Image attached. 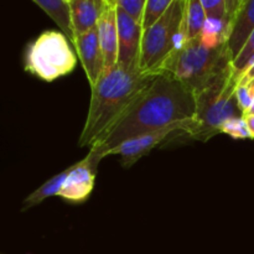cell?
I'll use <instances>...</instances> for the list:
<instances>
[{"mask_svg": "<svg viewBox=\"0 0 254 254\" xmlns=\"http://www.w3.org/2000/svg\"><path fill=\"white\" fill-rule=\"evenodd\" d=\"M195 114V92L171 74H158L113 128L89 150L103 159L128 139L192 121Z\"/></svg>", "mask_w": 254, "mask_h": 254, "instance_id": "1", "label": "cell"}, {"mask_svg": "<svg viewBox=\"0 0 254 254\" xmlns=\"http://www.w3.org/2000/svg\"><path fill=\"white\" fill-rule=\"evenodd\" d=\"M156 76L150 72L127 71L119 66L104 71L96 86L91 88V102L79 135V146L96 145Z\"/></svg>", "mask_w": 254, "mask_h": 254, "instance_id": "2", "label": "cell"}, {"mask_svg": "<svg viewBox=\"0 0 254 254\" xmlns=\"http://www.w3.org/2000/svg\"><path fill=\"white\" fill-rule=\"evenodd\" d=\"M232 67L227 44L218 49H206L200 37L190 40L181 51L164 64L159 74H171L190 87L196 94L215 83Z\"/></svg>", "mask_w": 254, "mask_h": 254, "instance_id": "3", "label": "cell"}, {"mask_svg": "<svg viewBox=\"0 0 254 254\" xmlns=\"http://www.w3.org/2000/svg\"><path fill=\"white\" fill-rule=\"evenodd\" d=\"M237 86L238 81L231 67L215 83L196 94L195 118L185 134L195 140L207 141L221 133L226 121L243 117L235 94Z\"/></svg>", "mask_w": 254, "mask_h": 254, "instance_id": "4", "label": "cell"}, {"mask_svg": "<svg viewBox=\"0 0 254 254\" xmlns=\"http://www.w3.org/2000/svg\"><path fill=\"white\" fill-rule=\"evenodd\" d=\"M188 0H174L168 11L143 34L139 68L159 74L168 60L188 44L185 10Z\"/></svg>", "mask_w": 254, "mask_h": 254, "instance_id": "5", "label": "cell"}, {"mask_svg": "<svg viewBox=\"0 0 254 254\" xmlns=\"http://www.w3.org/2000/svg\"><path fill=\"white\" fill-rule=\"evenodd\" d=\"M25 71L46 82L71 73L77 57L69 46L68 37L60 31H45L30 42L25 51Z\"/></svg>", "mask_w": 254, "mask_h": 254, "instance_id": "6", "label": "cell"}, {"mask_svg": "<svg viewBox=\"0 0 254 254\" xmlns=\"http://www.w3.org/2000/svg\"><path fill=\"white\" fill-rule=\"evenodd\" d=\"M118 26V66L127 71H140L143 27L123 9L117 6Z\"/></svg>", "mask_w": 254, "mask_h": 254, "instance_id": "7", "label": "cell"}, {"mask_svg": "<svg viewBox=\"0 0 254 254\" xmlns=\"http://www.w3.org/2000/svg\"><path fill=\"white\" fill-rule=\"evenodd\" d=\"M192 121L181 122V123L174 124V126L168 127V128L160 129V130L151 131V133L143 134V135L135 136V138L128 139L119 144L118 146L111 150L108 155H119L121 156V165L123 168H131L139 159L145 156L146 154L150 153L155 146L163 143L175 131H183L185 133L188 130L189 126Z\"/></svg>", "mask_w": 254, "mask_h": 254, "instance_id": "8", "label": "cell"}, {"mask_svg": "<svg viewBox=\"0 0 254 254\" xmlns=\"http://www.w3.org/2000/svg\"><path fill=\"white\" fill-rule=\"evenodd\" d=\"M101 160V156L89 150L86 158L71 165L66 181L59 193L60 197L73 203L86 201L93 190L96 168Z\"/></svg>", "mask_w": 254, "mask_h": 254, "instance_id": "9", "label": "cell"}, {"mask_svg": "<svg viewBox=\"0 0 254 254\" xmlns=\"http://www.w3.org/2000/svg\"><path fill=\"white\" fill-rule=\"evenodd\" d=\"M73 46L79 56L82 67L86 72L89 87L92 88L96 86L104 72V57L99 44L97 26L91 31L77 37Z\"/></svg>", "mask_w": 254, "mask_h": 254, "instance_id": "10", "label": "cell"}, {"mask_svg": "<svg viewBox=\"0 0 254 254\" xmlns=\"http://www.w3.org/2000/svg\"><path fill=\"white\" fill-rule=\"evenodd\" d=\"M99 44L104 57V71H111L118 66V26H117V5L107 0L99 21L97 24Z\"/></svg>", "mask_w": 254, "mask_h": 254, "instance_id": "11", "label": "cell"}, {"mask_svg": "<svg viewBox=\"0 0 254 254\" xmlns=\"http://www.w3.org/2000/svg\"><path fill=\"white\" fill-rule=\"evenodd\" d=\"M254 31V0H245L238 7L231 21V32L227 46L232 62L247 42L248 37Z\"/></svg>", "mask_w": 254, "mask_h": 254, "instance_id": "12", "label": "cell"}, {"mask_svg": "<svg viewBox=\"0 0 254 254\" xmlns=\"http://www.w3.org/2000/svg\"><path fill=\"white\" fill-rule=\"evenodd\" d=\"M106 4L107 0H73L69 2L72 27L76 39L97 26Z\"/></svg>", "mask_w": 254, "mask_h": 254, "instance_id": "13", "label": "cell"}, {"mask_svg": "<svg viewBox=\"0 0 254 254\" xmlns=\"http://www.w3.org/2000/svg\"><path fill=\"white\" fill-rule=\"evenodd\" d=\"M52 20L57 24V26L62 30L64 35L69 39L72 45L74 44V32L71 21V10L69 4L64 0H34Z\"/></svg>", "mask_w": 254, "mask_h": 254, "instance_id": "14", "label": "cell"}, {"mask_svg": "<svg viewBox=\"0 0 254 254\" xmlns=\"http://www.w3.org/2000/svg\"><path fill=\"white\" fill-rule=\"evenodd\" d=\"M69 169H71V166H68L66 170L61 171V173H59L57 175H55L54 178L47 180L44 185H41L39 189H36L34 192L30 193V195L25 198L24 202H22L21 210H29V208L39 205L42 201L46 200L47 197H51V196L54 195L59 196L60 191H61L62 186H64V181H66L67 175H68Z\"/></svg>", "mask_w": 254, "mask_h": 254, "instance_id": "15", "label": "cell"}, {"mask_svg": "<svg viewBox=\"0 0 254 254\" xmlns=\"http://www.w3.org/2000/svg\"><path fill=\"white\" fill-rule=\"evenodd\" d=\"M206 19H207V15L201 4V0H188L185 10V21L189 41L198 39L201 36Z\"/></svg>", "mask_w": 254, "mask_h": 254, "instance_id": "16", "label": "cell"}, {"mask_svg": "<svg viewBox=\"0 0 254 254\" xmlns=\"http://www.w3.org/2000/svg\"><path fill=\"white\" fill-rule=\"evenodd\" d=\"M174 0H146L145 7H144L143 20H141V27L143 31L150 29L170 7Z\"/></svg>", "mask_w": 254, "mask_h": 254, "instance_id": "17", "label": "cell"}, {"mask_svg": "<svg viewBox=\"0 0 254 254\" xmlns=\"http://www.w3.org/2000/svg\"><path fill=\"white\" fill-rule=\"evenodd\" d=\"M254 62V31L248 37L247 42L245 44L243 49L238 54V56L233 60L232 68L233 77L240 82L242 74L250 68V66Z\"/></svg>", "mask_w": 254, "mask_h": 254, "instance_id": "18", "label": "cell"}, {"mask_svg": "<svg viewBox=\"0 0 254 254\" xmlns=\"http://www.w3.org/2000/svg\"><path fill=\"white\" fill-rule=\"evenodd\" d=\"M221 133L228 134L233 139H253L245 117H233L223 123Z\"/></svg>", "mask_w": 254, "mask_h": 254, "instance_id": "19", "label": "cell"}, {"mask_svg": "<svg viewBox=\"0 0 254 254\" xmlns=\"http://www.w3.org/2000/svg\"><path fill=\"white\" fill-rule=\"evenodd\" d=\"M141 24L146 0H109Z\"/></svg>", "mask_w": 254, "mask_h": 254, "instance_id": "20", "label": "cell"}, {"mask_svg": "<svg viewBox=\"0 0 254 254\" xmlns=\"http://www.w3.org/2000/svg\"><path fill=\"white\" fill-rule=\"evenodd\" d=\"M201 4H202L203 9H205L207 17L223 19L230 21L226 0H201Z\"/></svg>", "mask_w": 254, "mask_h": 254, "instance_id": "21", "label": "cell"}, {"mask_svg": "<svg viewBox=\"0 0 254 254\" xmlns=\"http://www.w3.org/2000/svg\"><path fill=\"white\" fill-rule=\"evenodd\" d=\"M236 99L238 102V106H240L241 111H242L243 116L248 113V111L252 107V103L254 99L251 97L250 92H248L247 86H243V84H238L237 88H236Z\"/></svg>", "mask_w": 254, "mask_h": 254, "instance_id": "22", "label": "cell"}, {"mask_svg": "<svg viewBox=\"0 0 254 254\" xmlns=\"http://www.w3.org/2000/svg\"><path fill=\"white\" fill-rule=\"evenodd\" d=\"M245 1V0H226V4H227V14L230 17V21H232L233 16L237 12L238 7L241 6V4Z\"/></svg>", "mask_w": 254, "mask_h": 254, "instance_id": "23", "label": "cell"}, {"mask_svg": "<svg viewBox=\"0 0 254 254\" xmlns=\"http://www.w3.org/2000/svg\"><path fill=\"white\" fill-rule=\"evenodd\" d=\"M252 79H254V62L250 66V68L242 74V77L240 78V82L238 84H247L248 82H251Z\"/></svg>", "mask_w": 254, "mask_h": 254, "instance_id": "24", "label": "cell"}, {"mask_svg": "<svg viewBox=\"0 0 254 254\" xmlns=\"http://www.w3.org/2000/svg\"><path fill=\"white\" fill-rule=\"evenodd\" d=\"M246 122L248 124V128H250L251 134H252L253 139H254V114H248V116H245Z\"/></svg>", "mask_w": 254, "mask_h": 254, "instance_id": "25", "label": "cell"}, {"mask_svg": "<svg viewBox=\"0 0 254 254\" xmlns=\"http://www.w3.org/2000/svg\"><path fill=\"white\" fill-rule=\"evenodd\" d=\"M248 114H254V101H253V103H252V107H251V109L250 111H248V113L246 114V116H248ZM245 117V116H243Z\"/></svg>", "mask_w": 254, "mask_h": 254, "instance_id": "26", "label": "cell"}, {"mask_svg": "<svg viewBox=\"0 0 254 254\" xmlns=\"http://www.w3.org/2000/svg\"><path fill=\"white\" fill-rule=\"evenodd\" d=\"M64 1H66L67 4H69V2H72V1H73V0H64Z\"/></svg>", "mask_w": 254, "mask_h": 254, "instance_id": "27", "label": "cell"}]
</instances>
